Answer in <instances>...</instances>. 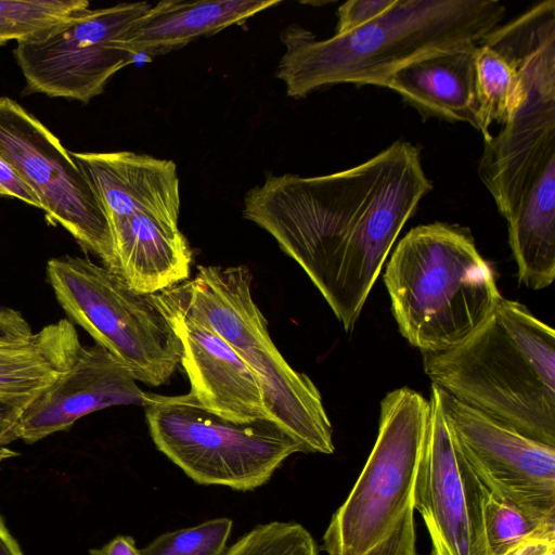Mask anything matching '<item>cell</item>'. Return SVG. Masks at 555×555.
I'll return each instance as SVG.
<instances>
[{"mask_svg": "<svg viewBox=\"0 0 555 555\" xmlns=\"http://www.w3.org/2000/svg\"><path fill=\"white\" fill-rule=\"evenodd\" d=\"M17 455H18L17 452H15L7 447H0V463L3 462L4 460L15 457Z\"/></svg>", "mask_w": 555, "mask_h": 555, "instance_id": "33", "label": "cell"}, {"mask_svg": "<svg viewBox=\"0 0 555 555\" xmlns=\"http://www.w3.org/2000/svg\"><path fill=\"white\" fill-rule=\"evenodd\" d=\"M433 385L555 447V332L515 300L502 298L460 345L424 354Z\"/></svg>", "mask_w": 555, "mask_h": 555, "instance_id": "4", "label": "cell"}, {"mask_svg": "<svg viewBox=\"0 0 555 555\" xmlns=\"http://www.w3.org/2000/svg\"><path fill=\"white\" fill-rule=\"evenodd\" d=\"M82 345L67 319L26 337H0V397H34L75 362Z\"/></svg>", "mask_w": 555, "mask_h": 555, "instance_id": "20", "label": "cell"}, {"mask_svg": "<svg viewBox=\"0 0 555 555\" xmlns=\"http://www.w3.org/2000/svg\"><path fill=\"white\" fill-rule=\"evenodd\" d=\"M90 555H140L130 535H117L100 548H91Z\"/></svg>", "mask_w": 555, "mask_h": 555, "instance_id": "31", "label": "cell"}, {"mask_svg": "<svg viewBox=\"0 0 555 555\" xmlns=\"http://www.w3.org/2000/svg\"><path fill=\"white\" fill-rule=\"evenodd\" d=\"M505 555H555V528L528 538Z\"/></svg>", "mask_w": 555, "mask_h": 555, "instance_id": "29", "label": "cell"}, {"mask_svg": "<svg viewBox=\"0 0 555 555\" xmlns=\"http://www.w3.org/2000/svg\"><path fill=\"white\" fill-rule=\"evenodd\" d=\"M384 282L401 335L424 353L460 345L503 298L469 231L444 222L412 228L392 251Z\"/></svg>", "mask_w": 555, "mask_h": 555, "instance_id": "5", "label": "cell"}, {"mask_svg": "<svg viewBox=\"0 0 555 555\" xmlns=\"http://www.w3.org/2000/svg\"><path fill=\"white\" fill-rule=\"evenodd\" d=\"M0 555H23L20 544L12 535L0 514Z\"/></svg>", "mask_w": 555, "mask_h": 555, "instance_id": "32", "label": "cell"}, {"mask_svg": "<svg viewBox=\"0 0 555 555\" xmlns=\"http://www.w3.org/2000/svg\"><path fill=\"white\" fill-rule=\"evenodd\" d=\"M107 218L147 214L178 224L180 191L172 160L129 151L74 153Z\"/></svg>", "mask_w": 555, "mask_h": 555, "instance_id": "16", "label": "cell"}, {"mask_svg": "<svg viewBox=\"0 0 555 555\" xmlns=\"http://www.w3.org/2000/svg\"><path fill=\"white\" fill-rule=\"evenodd\" d=\"M0 157L36 193L52 223L114 270L108 218L89 178L48 128L8 96H0Z\"/></svg>", "mask_w": 555, "mask_h": 555, "instance_id": "10", "label": "cell"}, {"mask_svg": "<svg viewBox=\"0 0 555 555\" xmlns=\"http://www.w3.org/2000/svg\"><path fill=\"white\" fill-rule=\"evenodd\" d=\"M278 3L279 0H164L130 27L119 46L132 56L166 53L244 23Z\"/></svg>", "mask_w": 555, "mask_h": 555, "instance_id": "18", "label": "cell"}, {"mask_svg": "<svg viewBox=\"0 0 555 555\" xmlns=\"http://www.w3.org/2000/svg\"><path fill=\"white\" fill-rule=\"evenodd\" d=\"M145 392L131 372L99 344L82 346L75 362L25 409L20 439L37 442L73 426L80 417L114 406L143 405Z\"/></svg>", "mask_w": 555, "mask_h": 555, "instance_id": "14", "label": "cell"}, {"mask_svg": "<svg viewBox=\"0 0 555 555\" xmlns=\"http://www.w3.org/2000/svg\"><path fill=\"white\" fill-rule=\"evenodd\" d=\"M430 424L415 488V509L430 535L428 555H491L485 531L487 488L465 459L430 388Z\"/></svg>", "mask_w": 555, "mask_h": 555, "instance_id": "13", "label": "cell"}, {"mask_svg": "<svg viewBox=\"0 0 555 555\" xmlns=\"http://www.w3.org/2000/svg\"><path fill=\"white\" fill-rule=\"evenodd\" d=\"M507 55L525 96L485 141L478 173L507 222L519 283L542 289L555 278V37L521 38Z\"/></svg>", "mask_w": 555, "mask_h": 555, "instance_id": "2", "label": "cell"}, {"mask_svg": "<svg viewBox=\"0 0 555 555\" xmlns=\"http://www.w3.org/2000/svg\"><path fill=\"white\" fill-rule=\"evenodd\" d=\"M47 278L66 314L118 359L137 382L160 386L181 361L182 345L155 294H141L87 257L47 263Z\"/></svg>", "mask_w": 555, "mask_h": 555, "instance_id": "9", "label": "cell"}, {"mask_svg": "<svg viewBox=\"0 0 555 555\" xmlns=\"http://www.w3.org/2000/svg\"><path fill=\"white\" fill-rule=\"evenodd\" d=\"M433 55L411 63L384 85L423 119L467 122L477 130L476 49Z\"/></svg>", "mask_w": 555, "mask_h": 555, "instance_id": "19", "label": "cell"}, {"mask_svg": "<svg viewBox=\"0 0 555 555\" xmlns=\"http://www.w3.org/2000/svg\"><path fill=\"white\" fill-rule=\"evenodd\" d=\"M233 521L221 517L158 535L140 555H222Z\"/></svg>", "mask_w": 555, "mask_h": 555, "instance_id": "25", "label": "cell"}, {"mask_svg": "<svg viewBox=\"0 0 555 555\" xmlns=\"http://www.w3.org/2000/svg\"><path fill=\"white\" fill-rule=\"evenodd\" d=\"M114 272L141 294H157L190 276L192 253L177 223L147 214L108 219Z\"/></svg>", "mask_w": 555, "mask_h": 555, "instance_id": "17", "label": "cell"}, {"mask_svg": "<svg viewBox=\"0 0 555 555\" xmlns=\"http://www.w3.org/2000/svg\"><path fill=\"white\" fill-rule=\"evenodd\" d=\"M155 298L207 325L240 354L260 385L270 418L297 438L306 453L334 452L333 427L321 393L275 347L251 296L246 266H199L194 279Z\"/></svg>", "mask_w": 555, "mask_h": 555, "instance_id": "6", "label": "cell"}, {"mask_svg": "<svg viewBox=\"0 0 555 555\" xmlns=\"http://www.w3.org/2000/svg\"><path fill=\"white\" fill-rule=\"evenodd\" d=\"M393 0H350L337 10L335 35L354 30L386 12Z\"/></svg>", "mask_w": 555, "mask_h": 555, "instance_id": "26", "label": "cell"}, {"mask_svg": "<svg viewBox=\"0 0 555 555\" xmlns=\"http://www.w3.org/2000/svg\"><path fill=\"white\" fill-rule=\"evenodd\" d=\"M0 195L18 198L36 208L42 209L36 193L0 157Z\"/></svg>", "mask_w": 555, "mask_h": 555, "instance_id": "28", "label": "cell"}, {"mask_svg": "<svg viewBox=\"0 0 555 555\" xmlns=\"http://www.w3.org/2000/svg\"><path fill=\"white\" fill-rule=\"evenodd\" d=\"M0 337H7V336H4V335L0 332Z\"/></svg>", "mask_w": 555, "mask_h": 555, "instance_id": "34", "label": "cell"}, {"mask_svg": "<svg viewBox=\"0 0 555 555\" xmlns=\"http://www.w3.org/2000/svg\"><path fill=\"white\" fill-rule=\"evenodd\" d=\"M143 406L156 448L198 485L250 491L267 483L302 443L271 420L234 422L191 393L145 392Z\"/></svg>", "mask_w": 555, "mask_h": 555, "instance_id": "8", "label": "cell"}, {"mask_svg": "<svg viewBox=\"0 0 555 555\" xmlns=\"http://www.w3.org/2000/svg\"><path fill=\"white\" fill-rule=\"evenodd\" d=\"M222 555H319L311 533L296 521H271L254 527Z\"/></svg>", "mask_w": 555, "mask_h": 555, "instance_id": "24", "label": "cell"}, {"mask_svg": "<svg viewBox=\"0 0 555 555\" xmlns=\"http://www.w3.org/2000/svg\"><path fill=\"white\" fill-rule=\"evenodd\" d=\"M430 413L411 388L384 397L373 449L323 535L327 555H417L415 488Z\"/></svg>", "mask_w": 555, "mask_h": 555, "instance_id": "7", "label": "cell"}, {"mask_svg": "<svg viewBox=\"0 0 555 555\" xmlns=\"http://www.w3.org/2000/svg\"><path fill=\"white\" fill-rule=\"evenodd\" d=\"M433 386L454 438L483 486L531 515L555 519V447Z\"/></svg>", "mask_w": 555, "mask_h": 555, "instance_id": "12", "label": "cell"}, {"mask_svg": "<svg viewBox=\"0 0 555 555\" xmlns=\"http://www.w3.org/2000/svg\"><path fill=\"white\" fill-rule=\"evenodd\" d=\"M88 8L86 0H0V43L27 39Z\"/></svg>", "mask_w": 555, "mask_h": 555, "instance_id": "23", "label": "cell"}, {"mask_svg": "<svg viewBox=\"0 0 555 555\" xmlns=\"http://www.w3.org/2000/svg\"><path fill=\"white\" fill-rule=\"evenodd\" d=\"M158 305L181 341L180 363L189 376L190 392L197 401L234 422L271 420L260 385L240 354L207 325L175 308Z\"/></svg>", "mask_w": 555, "mask_h": 555, "instance_id": "15", "label": "cell"}, {"mask_svg": "<svg viewBox=\"0 0 555 555\" xmlns=\"http://www.w3.org/2000/svg\"><path fill=\"white\" fill-rule=\"evenodd\" d=\"M147 2L85 9L17 41L16 62L30 92L88 103L132 61L120 48L130 27L151 8Z\"/></svg>", "mask_w": 555, "mask_h": 555, "instance_id": "11", "label": "cell"}, {"mask_svg": "<svg viewBox=\"0 0 555 555\" xmlns=\"http://www.w3.org/2000/svg\"><path fill=\"white\" fill-rule=\"evenodd\" d=\"M505 12L496 0H393L367 24L323 40L293 25L281 35L276 77L292 98L337 83L384 88L411 63L478 44Z\"/></svg>", "mask_w": 555, "mask_h": 555, "instance_id": "3", "label": "cell"}, {"mask_svg": "<svg viewBox=\"0 0 555 555\" xmlns=\"http://www.w3.org/2000/svg\"><path fill=\"white\" fill-rule=\"evenodd\" d=\"M477 130L491 139L493 121L504 125L524 100L521 78L508 56L480 41L476 49Z\"/></svg>", "mask_w": 555, "mask_h": 555, "instance_id": "21", "label": "cell"}, {"mask_svg": "<svg viewBox=\"0 0 555 555\" xmlns=\"http://www.w3.org/2000/svg\"><path fill=\"white\" fill-rule=\"evenodd\" d=\"M431 189L420 149L397 140L343 171L268 175L246 193L243 216L304 269L350 332L399 233Z\"/></svg>", "mask_w": 555, "mask_h": 555, "instance_id": "1", "label": "cell"}, {"mask_svg": "<svg viewBox=\"0 0 555 555\" xmlns=\"http://www.w3.org/2000/svg\"><path fill=\"white\" fill-rule=\"evenodd\" d=\"M0 332L7 337H26L33 334L23 317L12 309H0Z\"/></svg>", "mask_w": 555, "mask_h": 555, "instance_id": "30", "label": "cell"}, {"mask_svg": "<svg viewBox=\"0 0 555 555\" xmlns=\"http://www.w3.org/2000/svg\"><path fill=\"white\" fill-rule=\"evenodd\" d=\"M36 397H0V447L20 439L21 417Z\"/></svg>", "mask_w": 555, "mask_h": 555, "instance_id": "27", "label": "cell"}, {"mask_svg": "<svg viewBox=\"0 0 555 555\" xmlns=\"http://www.w3.org/2000/svg\"><path fill=\"white\" fill-rule=\"evenodd\" d=\"M485 531L491 555H505L528 538L555 528V519L531 515L487 489Z\"/></svg>", "mask_w": 555, "mask_h": 555, "instance_id": "22", "label": "cell"}]
</instances>
